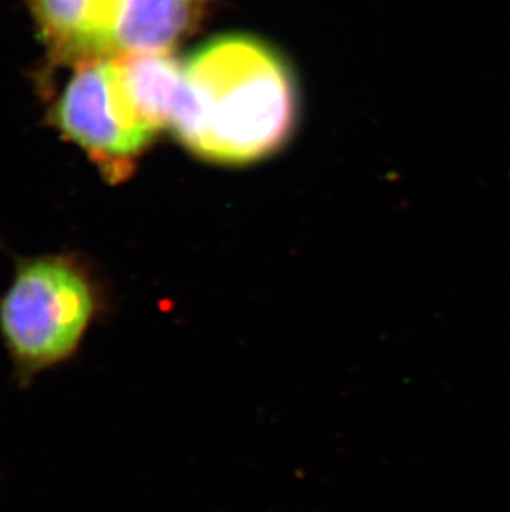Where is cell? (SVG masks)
<instances>
[{"label":"cell","instance_id":"cell-3","mask_svg":"<svg viewBox=\"0 0 510 512\" xmlns=\"http://www.w3.org/2000/svg\"><path fill=\"white\" fill-rule=\"evenodd\" d=\"M52 118L58 130L95 161L108 183L125 181L156 136L126 103L111 55L73 65Z\"/></svg>","mask_w":510,"mask_h":512},{"label":"cell","instance_id":"cell-5","mask_svg":"<svg viewBox=\"0 0 510 512\" xmlns=\"http://www.w3.org/2000/svg\"><path fill=\"white\" fill-rule=\"evenodd\" d=\"M204 0H120L113 55L173 52L201 22Z\"/></svg>","mask_w":510,"mask_h":512},{"label":"cell","instance_id":"cell-4","mask_svg":"<svg viewBox=\"0 0 510 512\" xmlns=\"http://www.w3.org/2000/svg\"><path fill=\"white\" fill-rule=\"evenodd\" d=\"M40 35L60 63L105 57L116 0H29Z\"/></svg>","mask_w":510,"mask_h":512},{"label":"cell","instance_id":"cell-1","mask_svg":"<svg viewBox=\"0 0 510 512\" xmlns=\"http://www.w3.org/2000/svg\"><path fill=\"white\" fill-rule=\"evenodd\" d=\"M299 120V90L284 57L251 35L209 40L184 62L174 136L217 165L257 163L284 148Z\"/></svg>","mask_w":510,"mask_h":512},{"label":"cell","instance_id":"cell-2","mask_svg":"<svg viewBox=\"0 0 510 512\" xmlns=\"http://www.w3.org/2000/svg\"><path fill=\"white\" fill-rule=\"evenodd\" d=\"M12 259V277L0 294V343L15 387L29 390L45 373L77 360L90 332L115 312V290L83 252Z\"/></svg>","mask_w":510,"mask_h":512}]
</instances>
